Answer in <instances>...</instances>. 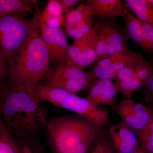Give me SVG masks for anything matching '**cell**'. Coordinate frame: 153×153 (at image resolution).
I'll return each mask as SVG.
<instances>
[{"mask_svg":"<svg viewBox=\"0 0 153 153\" xmlns=\"http://www.w3.org/2000/svg\"><path fill=\"white\" fill-rule=\"evenodd\" d=\"M0 115L20 138L34 136L47 124L44 111L33 94L7 83L0 91Z\"/></svg>","mask_w":153,"mask_h":153,"instance_id":"1","label":"cell"},{"mask_svg":"<svg viewBox=\"0 0 153 153\" xmlns=\"http://www.w3.org/2000/svg\"><path fill=\"white\" fill-rule=\"evenodd\" d=\"M50 60L39 28L9 61L7 85L33 94L36 86L49 70Z\"/></svg>","mask_w":153,"mask_h":153,"instance_id":"2","label":"cell"},{"mask_svg":"<svg viewBox=\"0 0 153 153\" xmlns=\"http://www.w3.org/2000/svg\"><path fill=\"white\" fill-rule=\"evenodd\" d=\"M45 127L52 153H88L98 129L77 115L51 118Z\"/></svg>","mask_w":153,"mask_h":153,"instance_id":"3","label":"cell"},{"mask_svg":"<svg viewBox=\"0 0 153 153\" xmlns=\"http://www.w3.org/2000/svg\"><path fill=\"white\" fill-rule=\"evenodd\" d=\"M38 102H47L55 106L74 112L90 121L97 128L105 127L109 123V111L103 107L97 106L86 97L38 84L33 93Z\"/></svg>","mask_w":153,"mask_h":153,"instance_id":"4","label":"cell"},{"mask_svg":"<svg viewBox=\"0 0 153 153\" xmlns=\"http://www.w3.org/2000/svg\"><path fill=\"white\" fill-rule=\"evenodd\" d=\"M32 19L20 14L0 16V54L9 62L33 33L39 29V14Z\"/></svg>","mask_w":153,"mask_h":153,"instance_id":"5","label":"cell"},{"mask_svg":"<svg viewBox=\"0 0 153 153\" xmlns=\"http://www.w3.org/2000/svg\"><path fill=\"white\" fill-rule=\"evenodd\" d=\"M42 79L41 85L74 94L85 89L93 82L90 72L66 63L48 70Z\"/></svg>","mask_w":153,"mask_h":153,"instance_id":"6","label":"cell"},{"mask_svg":"<svg viewBox=\"0 0 153 153\" xmlns=\"http://www.w3.org/2000/svg\"><path fill=\"white\" fill-rule=\"evenodd\" d=\"M111 108L122 122L131 128L137 137L153 119L152 108L136 102L131 98L115 102Z\"/></svg>","mask_w":153,"mask_h":153,"instance_id":"7","label":"cell"},{"mask_svg":"<svg viewBox=\"0 0 153 153\" xmlns=\"http://www.w3.org/2000/svg\"><path fill=\"white\" fill-rule=\"evenodd\" d=\"M96 28L68 46L66 64L84 69L95 62Z\"/></svg>","mask_w":153,"mask_h":153,"instance_id":"8","label":"cell"},{"mask_svg":"<svg viewBox=\"0 0 153 153\" xmlns=\"http://www.w3.org/2000/svg\"><path fill=\"white\" fill-rule=\"evenodd\" d=\"M92 16L89 7L83 3L65 15L64 32L66 36L74 41L90 33L94 25Z\"/></svg>","mask_w":153,"mask_h":153,"instance_id":"9","label":"cell"},{"mask_svg":"<svg viewBox=\"0 0 153 153\" xmlns=\"http://www.w3.org/2000/svg\"><path fill=\"white\" fill-rule=\"evenodd\" d=\"M39 30L55 67L66 63L69 45L65 32L61 28L48 27L40 20Z\"/></svg>","mask_w":153,"mask_h":153,"instance_id":"10","label":"cell"},{"mask_svg":"<svg viewBox=\"0 0 153 153\" xmlns=\"http://www.w3.org/2000/svg\"><path fill=\"white\" fill-rule=\"evenodd\" d=\"M108 131L116 153H132L138 147L136 134L122 122L109 124Z\"/></svg>","mask_w":153,"mask_h":153,"instance_id":"11","label":"cell"},{"mask_svg":"<svg viewBox=\"0 0 153 153\" xmlns=\"http://www.w3.org/2000/svg\"><path fill=\"white\" fill-rule=\"evenodd\" d=\"M89 87L86 97L97 106L111 107L119 91L117 84L111 79H94Z\"/></svg>","mask_w":153,"mask_h":153,"instance_id":"12","label":"cell"},{"mask_svg":"<svg viewBox=\"0 0 153 153\" xmlns=\"http://www.w3.org/2000/svg\"><path fill=\"white\" fill-rule=\"evenodd\" d=\"M85 4L93 15L102 19L123 18L128 11L120 0H87Z\"/></svg>","mask_w":153,"mask_h":153,"instance_id":"13","label":"cell"},{"mask_svg":"<svg viewBox=\"0 0 153 153\" xmlns=\"http://www.w3.org/2000/svg\"><path fill=\"white\" fill-rule=\"evenodd\" d=\"M107 20L108 26V57L128 49V41L130 38L125 27L112 20Z\"/></svg>","mask_w":153,"mask_h":153,"instance_id":"14","label":"cell"},{"mask_svg":"<svg viewBox=\"0 0 153 153\" xmlns=\"http://www.w3.org/2000/svg\"><path fill=\"white\" fill-rule=\"evenodd\" d=\"M143 59L140 53L134 52L129 49H126L119 52L116 60L102 71L97 79H113L121 69L127 66L136 67Z\"/></svg>","mask_w":153,"mask_h":153,"instance_id":"15","label":"cell"},{"mask_svg":"<svg viewBox=\"0 0 153 153\" xmlns=\"http://www.w3.org/2000/svg\"><path fill=\"white\" fill-rule=\"evenodd\" d=\"M123 19L125 24V27L130 38L135 42L144 52L147 53H152L145 40L142 22L129 11Z\"/></svg>","mask_w":153,"mask_h":153,"instance_id":"16","label":"cell"},{"mask_svg":"<svg viewBox=\"0 0 153 153\" xmlns=\"http://www.w3.org/2000/svg\"><path fill=\"white\" fill-rule=\"evenodd\" d=\"M126 7L141 22L153 25V8L147 0H126Z\"/></svg>","mask_w":153,"mask_h":153,"instance_id":"17","label":"cell"},{"mask_svg":"<svg viewBox=\"0 0 153 153\" xmlns=\"http://www.w3.org/2000/svg\"><path fill=\"white\" fill-rule=\"evenodd\" d=\"M96 28L95 63L108 57V26L107 21L94 23Z\"/></svg>","mask_w":153,"mask_h":153,"instance_id":"18","label":"cell"},{"mask_svg":"<svg viewBox=\"0 0 153 153\" xmlns=\"http://www.w3.org/2000/svg\"><path fill=\"white\" fill-rule=\"evenodd\" d=\"M36 1L28 0H0V16L20 14L30 12L35 15L32 10V4Z\"/></svg>","mask_w":153,"mask_h":153,"instance_id":"19","label":"cell"},{"mask_svg":"<svg viewBox=\"0 0 153 153\" xmlns=\"http://www.w3.org/2000/svg\"><path fill=\"white\" fill-rule=\"evenodd\" d=\"M88 153H116L108 129L105 128L98 129Z\"/></svg>","mask_w":153,"mask_h":153,"instance_id":"20","label":"cell"},{"mask_svg":"<svg viewBox=\"0 0 153 153\" xmlns=\"http://www.w3.org/2000/svg\"><path fill=\"white\" fill-rule=\"evenodd\" d=\"M0 153H21L16 142L4 123L0 127Z\"/></svg>","mask_w":153,"mask_h":153,"instance_id":"21","label":"cell"},{"mask_svg":"<svg viewBox=\"0 0 153 153\" xmlns=\"http://www.w3.org/2000/svg\"><path fill=\"white\" fill-rule=\"evenodd\" d=\"M63 9L58 0H48L44 11L39 14V19L42 22L49 17H64Z\"/></svg>","mask_w":153,"mask_h":153,"instance_id":"22","label":"cell"},{"mask_svg":"<svg viewBox=\"0 0 153 153\" xmlns=\"http://www.w3.org/2000/svg\"><path fill=\"white\" fill-rule=\"evenodd\" d=\"M153 72V63L144 59L136 67L134 77L141 79L145 83Z\"/></svg>","mask_w":153,"mask_h":153,"instance_id":"23","label":"cell"},{"mask_svg":"<svg viewBox=\"0 0 153 153\" xmlns=\"http://www.w3.org/2000/svg\"><path fill=\"white\" fill-rule=\"evenodd\" d=\"M135 66H127L121 69L113 79L116 83H119L124 80L131 79L134 77Z\"/></svg>","mask_w":153,"mask_h":153,"instance_id":"24","label":"cell"},{"mask_svg":"<svg viewBox=\"0 0 153 153\" xmlns=\"http://www.w3.org/2000/svg\"><path fill=\"white\" fill-rule=\"evenodd\" d=\"M144 86L145 101L149 107L153 108V72L147 79Z\"/></svg>","mask_w":153,"mask_h":153,"instance_id":"25","label":"cell"},{"mask_svg":"<svg viewBox=\"0 0 153 153\" xmlns=\"http://www.w3.org/2000/svg\"><path fill=\"white\" fill-rule=\"evenodd\" d=\"M8 71V62L0 54V91L7 83Z\"/></svg>","mask_w":153,"mask_h":153,"instance_id":"26","label":"cell"},{"mask_svg":"<svg viewBox=\"0 0 153 153\" xmlns=\"http://www.w3.org/2000/svg\"><path fill=\"white\" fill-rule=\"evenodd\" d=\"M138 147L144 153H153V133L138 140Z\"/></svg>","mask_w":153,"mask_h":153,"instance_id":"27","label":"cell"},{"mask_svg":"<svg viewBox=\"0 0 153 153\" xmlns=\"http://www.w3.org/2000/svg\"><path fill=\"white\" fill-rule=\"evenodd\" d=\"M142 24L146 43L153 53V25L143 22Z\"/></svg>","mask_w":153,"mask_h":153,"instance_id":"28","label":"cell"},{"mask_svg":"<svg viewBox=\"0 0 153 153\" xmlns=\"http://www.w3.org/2000/svg\"><path fill=\"white\" fill-rule=\"evenodd\" d=\"M133 78L124 80L119 83H116L118 88L119 91L120 92L126 99L131 98L133 94L131 91V85Z\"/></svg>","mask_w":153,"mask_h":153,"instance_id":"29","label":"cell"},{"mask_svg":"<svg viewBox=\"0 0 153 153\" xmlns=\"http://www.w3.org/2000/svg\"><path fill=\"white\" fill-rule=\"evenodd\" d=\"M17 145L21 153H46L43 149L37 146L29 144L27 143H17Z\"/></svg>","mask_w":153,"mask_h":153,"instance_id":"30","label":"cell"},{"mask_svg":"<svg viewBox=\"0 0 153 153\" xmlns=\"http://www.w3.org/2000/svg\"><path fill=\"white\" fill-rule=\"evenodd\" d=\"M62 9L63 13L66 15L69 13L74 9L76 4L79 1L78 0H58Z\"/></svg>","mask_w":153,"mask_h":153,"instance_id":"31","label":"cell"},{"mask_svg":"<svg viewBox=\"0 0 153 153\" xmlns=\"http://www.w3.org/2000/svg\"><path fill=\"white\" fill-rule=\"evenodd\" d=\"M145 82L139 79L134 77L132 80L131 85V91L132 93L133 94L144 85Z\"/></svg>","mask_w":153,"mask_h":153,"instance_id":"32","label":"cell"},{"mask_svg":"<svg viewBox=\"0 0 153 153\" xmlns=\"http://www.w3.org/2000/svg\"><path fill=\"white\" fill-rule=\"evenodd\" d=\"M153 133V119L149 123L141 134L138 137V140L142 139L150 134Z\"/></svg>","mask_w":153,"mask_h":153,"instance_id":"33","label":"cell"},{"mask_svg":"<svg viewBox=\"0 0 153 153\" xmlns=\"http://www.w3.org/2000/svg\"><path fill=\"white\" fill-rule=\"evenodd\" d=\"M132 153H144L143 152H142L140 150V149L139 148V147H138L137 149L135 151H134V152H133Z\"/></svg>","mask_w":153,"mask_h":153,"instance_id":"34","label":"cell"},{"mask_svg":"<svg viewBox=\"0 0 153 153\" xmlns=\"http://www.w3.org/2000/svg\"><path fill=\"white\" fill-rule=\"evenodd\" d=\"M148 2L153 8V0H147Z\"/></svg>","mask_w":153,"mask_h":153,"instance_id":"35","label":"cell"},{"mask_svg":"<svg viewBox=\"0 0 153 153\" xmlns=\"http://www.w3.org/2000/svg\"><path fill=\"white\" fill-rule=\"evenodd\" d=\"M3 124H4V121H3L2 118L1 116L0 115V127Z\"/></svg>","mask_w":153,"mask_h":153,"instance_id":"36","label":"cell"}]
</instances>
